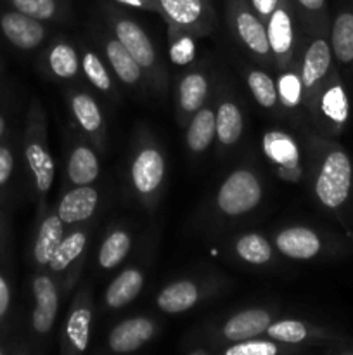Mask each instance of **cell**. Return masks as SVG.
<instances>
[{"label": "cell", "mask_w": 353, "mask_h": 355, "mask_svg": "<svg viewBox=\"0 0 353 355\" xmlns=\"http://www.w3.org/2000/svg\"><path fill=\"white\" fill-rule=\"evenodd\" d=\"M3 130H6V120H3V116L0 114V137H2Z\"/></svg>", "instance_id": "obj_45"}, {"label": "cell", "mask_w": 353, "mask_h": 355, "mask_svg": "<svg viewBox=\"0 0 353 355\" xmlns=\"http://www.w3.org/2000/svg\"><path fill=\"white\" fill-rule=\"evenodd\" d=\"M298 2H300L303 7H307V9L317 10V9H320L322 6H324L325 0H298Z\"/></svg>", "instance_id": "obj_43"}, {"label": "cell", "mask_w": 353, "mask_h": 355, "mask_svg": "<svg viewBox=\"0 0 353 355\" xmlns=\"http://www.w3.org/2000/svg\"><path fill=\"white\" fill-rule=\"evenodd\" d=\"M172 61L176 64H189L194 59V42L189 37L180 38L172 47Z\"/></svg>", "instance_id": "obj_39"}, {"label": "cell", "mask_w": 353, "mask_h": 355, "mask_svg": "<svg viewBox=\"0 0 353 355\" xmlns=\"http://www.w3.org/2000/svg\"><path fill=\"white\" fill-rule=\"evenodd\" d=\"M14 9L35 19H48L55 12V0H10Z\"/></svg>", "instance_id": "obj_35"}, {"label": "cell", "mask_w": 353, "mask_h": 355, "mask_svg": "<svg viewBox=\"0 0 353 355\" xmlns=\"http://www.w3.org/2000/svg\"><path fill=\"white\" fill-rule=\"evenodd\" d=\"M116 37L138 64L151 66L154 62V49H152L151 40L138 24L132 21H120L116 23Z\"/></svg>", "instance_id": "obj_10"}, {"label": "cell", "mask_w": 353, "mask_h": 355, "mask_svg": "<svg viewBox=\"0 0 353 355\" xmlns=\"http://www.w3.org/2000/svg\"><path fill=\"white\" fill-rule=\"evenodd\" d=\"M33 293L37 300L33 311V328L37 333H47L57 314V291L47 276H40L35 279Z\"/></svg>", "instance_id": "obj_5"}, {"label": "cell", "mask_w": 353, "mask_h": 355, "mask_svg": "<svg viewBox=\"0 0 353 355\" xmlns=\"http://www.w3.org/2000/svg\"><path fill=\"white\" fill-rule=\"evenodd\" d=\"M154 333V324L149 319L135 318L123 321L113 329L109 336V347L114 352H134L141 349Z\"/></svg>", "instance_id": "obj_4"}, {"label": "cell", "mask_w": 353, "mask_h": 355, "mask_svg": "<svg viewBox=\"0 0 353 355\" xmlns=\"http://www.w3.org/2000/svg\"><path fill=\"white\" fill-rule=\"evenodd\" d=\"M235 250L242 260L256 263V266L269 262L270 257H272V248H270L269 241L258 234L242 236L235 245Z\"/></svg>", "instance_id": "obj_26"}, {"label": "cell", "mask_w": 353, "mask_h": 355, "mask_svg": "<svg viewBox=\"0 0 353 355\" xmlns=\"http://www.w3.org/2000/svg\"><path fill=\"white\" fill-rule=\"evenodd\" d=\"M196 302L197 288L190 281H180V283L170 284L158 297L159 309L168 312V314H179V312L187 311Z\"/></svg>", "instance_id": "obj_14"}, {"label": "cell", "mask_w": 353, "mask_h": 355, "mask_svg": "<svg viewBox=\"0 0 353 355\" xmlns=\"http://www.w3.org/2000/svg\"><path fill=\"white\" fill-rule=\"evenodd\" d=\"M130 250V238L127 232L116 231L104 241L99 253V262L104 269H113L127 257Z\"/></svg>", "instance_id": "obj_25"}, {"label": "cell", "mask_w": 353, "mask_h": 355, "mask_svg": "<svg viewBox=\"0 0 353 355\" xmlns=\"http://www.w3.org/2000/svg\"><path fill=\"white\" fill-rule=\"evenodd\" d=\"M144 277L138 270H125L123 274L116 277L111 283V286L106 291V302L109 307L120 309L123 305L130 304L142 290Z\"/></svg>", "instance_id": "obj_12"}, {"label": "cell", "mask_w": 353, "mask_h": 355, "mask_svg": "<svg viewBox=\"0 0 353 355\" xmlns=\"http://www.w3.org/2000/svg\"><path fill=\"white\" fill-rule=\"evenodd\" d=\"M263 146H265V153L269 158L279 165L294 166L298 162V149L293 139L287 137L282 132H270L263 139Z\"/></svg>", "instance_id": "obj_21"}, {"label": "cell", "mask_w": 353, "mask_h": 355, "mask_svg": "<svg viewBox=\"0 0 353 355\" xmlns=\"http://www.w3.org/2000/svg\"><path fill=\"white\" fill-rule=\"evenodd\" d=\"M329 64H331V51H329L327 42L315 40L305 55L303 75H301L305 85H315L325 75Z\"/></svg>", "instance_id": "obj_15"}, {"label": "cell", "mask_w": 353, "mask_h": 355, "mask_svg": "<svg viewBox=\"0 0 353 355\" xmlns=\"http://www.w3.org/2000/svg\"><path fill=\"white\" fill-rule=\"evenodd\" d=\"M120 2L130 3V6H142V3H144V0H120Z\"/></svg>", "instance_id": "obj_44"}, {"label": "cell", "mask_w": 353, "mask_h": 355, "mask_svg": "<svg viewBox=\"0 0 353 355\" xmlns=\"http://www.w3.org/2000/svg\"><path fill=\"white\" fill-rule=\"evenodd\" d=\"M206 80L204 76L197 75H187L183 78L182 85H180V104L185 111H196L203 104L204 96H206Z\"/></svg>", "instance_id": "obj_28"}, {"label": "cell", "mask_w": 353, "mask_h": 355, "mask_svg": "<svg viewBox=\"0 0 353 355\" xmlns=\"http://www.w3.org/2000/svg\"><path fill=\"white\" fill-rule=\"evenodd\" d=\"M163 173H165V162L156 149H144L135 158L132 166V179L141 193L154 191L163 180Z\"/></svg>", "instance_id": "obj_6"}, {"label": "cell", "mask_w": 353, "mask_h": 355, "mask_svg": "<svg viewBox=\"0 0 353 355\" xmlns=\"http://www.w3.org/2000/svg\"><path fill=\"white\" fill-rule=\"evenodd\" d=\"M0 30L10 44L16 45L17 49H23V51L38 47L45 35L44 26L38 23V19L26 16L19 10L3 14L0 17Z\"/></svg>", "instance_id": "obj_3"}, {"label": "cell", "mask_w": 353, "mask_h": 355, "mask_svg": "<svg viewBox=\"0 0 353 355\" xmlns=\"http://www.w3.org/2000/svg\"><path fill=\"white\" fill-rule=\"evenodd\" d=\"M352 187V162L343 151H334L325 158L318 173L315 193L329 208L341 207Z\"/></svg>", "instance_id": "obj_1"}, {"label": "cell", "mask_w": 353, "mask_h": 355, "mask_svg": "<svg viewBox=\"0 0 353 355\" xmlns=\"http://www.w3.org/2000/svg\"><path fill=\"white\" fill-rule=\"evenodd\" d=\"M97 207V191L90 186H78L66 194L59 203V217L66 224L87 220Z\"/></svg>", "instance_id": "obj_8"}, {"label": "cell", "mask_w": 353, "mask_h": 355, "mask_svg": "<svg viewBox=\"0 0 353 355\" xmlns=\"http://www.w3.org/2000/svg\"><path fill=\"white\" fill-rule=\"evenodd\" d=\"M83 69H85L87 78H89L97 89L99 90L109 89L111 87L109 75H107L106 68H104V64L100 62V59L97 58L96 54H92V52L85 54V58H83Z\"/></svg>", "instance_id": "obj_36"}, {"label": "cell", "mask_w": 353, "mask_h": 355, "mask_svg": "<svg viewBox=\"0 0 353 355\" xmlns=\"http://www.w3.org/2000/svg\"><path fill=\"white\" fill-rule=\"evenodd\" d=\"M48 62H51L52 71L61 78H69L78 71V58L75 51L66 44H59L52 49Z\"/></svg>", "instance_id": "obj_31"}, {"label": "cell", "mask_w": 353, "mask_h": 355, "mask_svg": "<svg viewBox=\"0 0 353 355\" xmlns=\"http://www.w3.org/2000/svg\"><path fill=\"white\" fill-rule=\"evenodd\" d=\"M159 3L163 10L182 26L196 23L203 12L201 0H159Z\"/></svg>", "instance_id": "obj_27"}, {"label": "cell", "mask_w": 353, "mask_h": 355, "mask_svg": "<svg viewBox=\"0 0 353 355\" xmlns=\"http://www.w3.org/2000/svg\"><path fill=\"white\" fill-rule=\"evenodd\" d=\"M269 326L270 315L265 311L255 309V311L241 312V314L228 319L224 333L230 342H246V340H251L258 336L260 333L266 331Z\"/></svg>", "instance_id": "obj_9"}, {"label": "cell", "mask_w": 353, "mask_h": 355, "mask_svg": "<svg viewBox=\"0 0 353 355\" xmlns=\"http://www.w3.org/2000/svg\"><path fill=\"white\" fill-rule=\"evenodd\" d=\"M266 333L270 335V338L286 343H300L307 338V328L298 321L275 322V324L266 328Z\"/></svg>", "instance_id": "obj_34"}, {"label": "cell", "mask_w": 353, "mask_h": 355, "mask_svg": "<svg viewBox=\"0 0 353 355\" xmlns=\"http://www.w3.org/2000/svg\"><path fill=\"white\" fill-rule=\"evenodd\" d=\"M14 168V156L10 153L9 148L6 146H0V186L7 182L12 175Z\"/></svg>", "instance_id": "obj_40"}, {"label": "cell", "mask_w": 353, "mask_h": 355, "mask_svg": "<svg viewBox=\"0 0 353 355\" xmlns=\"http://www.w3.org/2000/svg\"><path fill=\"white\" fill-rule=\"evenodd\" d=\"M262 187L256 177L248 170H237L221 186L218 193V207L227 215H241L253 210L260 203Z\"/></svg>", "instance_id": "obj_2"}, {"label": "cell", "mask_w": 353, "mask_h": 355, "mask_svg": "<svg viewBox=\"0 0 353 355\" xmlns=\"http://www.w3.org/2000/svg\"><path fill=\"white\" fill-rule=\"evenodd\" d=\"M277 248L291 259H311L320 250V239L315 232L305 227L286 229L277 236Z\"/></svg>", "instance_id": "obj_7"}, {"label": "cell", "mask_w": 353, "mask_h": 355, "mask_svg": "<svg viewBox=\"0 0 353 355\" xmlns=\"http://www.w3.org/2000/svg\"><path fill=\"white\" fill-rule=\"evenodd\" d=\"M68 175L76 186H89L99 175V163L89 148H76L69 158Z\"/></svg>", "instance_id": "obj_16"}, {"label": "cell", "mask_w": 353, "mask_h": 355, "mask_svg": "<svg viewBox=\"0 0 353 355\" xmlns=\"http://www.w3.org/2000/svg\"><path fill=\"white\" fill-rule=\"evenodd\" d=\"M322 111L331 120L343 123L348 118V99L341 85H334L322 97Z\"/></svg>", "instance_id": "obj_32"}, {"label": "cell", "mask_w": 353, "mask_h": 355, "mask_svg": "<svg viewBox=\"0 0 353 355\" xmlns=\"http://www.w3.org/2000/svg\"><path fill=\"white\" fill-rule=\"evenodd\" d=\"M10 305V290L7 281L3 279V276L0 274V319H3V315L7 314Z\"/></svg>", "instance_id": "obj_41"}, {"label": "cell", "mask_w": 353, "mask_h": 355, "mask_svg": "<svg viewBox=\"0 0 353 355\" xmlns=\"http://www.w3.org/2000/svg\"><path fill=\"white\" fill-rule=\"evenodd\" d=\"M277 354V347L269 342H241L239 345L230 347L227 355H273Z\"/></svg>", "instance_id": "obj_38"}, {"label": "cell", "mask_w": 353, "mask_h": 355, "mask_svg": "<svg viewBox=\"0 0 353 355\" xmlns=\"http://www.w3.org/2000/svg\"><path fill=\"white\" fill-rule=\"evenodd\" d=\"M279 94L282 97L284 104L287 106H296L301 96V82L296 75L287 73L282 75L279 80Z\"/></svg>", "instance_id": "obj_37"}, {"label": "cell", "mask_w": 353, "mask_h": 355, "mask_svg": "<svg viewBox=\"0 0 353 355\" xmlns=\"http://www.w3.org/2000/svg\"><path fill=\"white\" fill-rule=\"evenodd\" d=\"M217 135V116L210 110H201L187 132V144L192 151H204Z\"/></svg>", "instance_id": "obj_17"}, {"label": "cell", "mask_w": 353, "mask_h": 355, "mask_svg": "<svg viewBox=\"0 0 353 355\" xmlns=\"http://www.w3.org/2000/svg\"><path fill=\"white\" fill-rule=\"evenodd\" d=\"M266 35H269V44L273 51L279 54L289 51L293 44V26H291V17L287 16L286 10L275 7V10L270 14Z\"/></svg>", "instance_id": "obj_22"}, {"label": "cell", "mask_w": 353, "mask_h": 355, "mask_svg": "<svg viewBox=\"0 0 353 355\" xmlns=\"http://www.w3.org/2000/svg\"><path fill=\"white\" fill-rule=\"evenodd\" d=\"M107 58L113 64L116 75L123 80L125 83H135L141 76V64L134 59V55L125 49L120 40H113L106 47Z\"/></svg>", "instance_id": "obj_19"}, {"label": "cell", "mask_w": 353, "mask_h": 355, "mask_svg": "<svg viewBox=\"0 0 353 355\" xmlns=\"http://www.w3.org/2000/svg\"><path fill=\"white\" fill-rule=\"evenodd\" d=\"M332 51L343 62L353 61V14L343 12L332 26Z\"/></svg>", "instance_id": "obj_20"}, {"label": "cell", "mask_w": 353, "mask_h": 355, "mask_svg": "<svg viewBox=\"0 0 353 355\" xmlns=\"http://www.w3.org/2000/svg\"><path fill=\"white\" fill-rule=\"evenodd\" d=\"M62 241V220L59 215H51L44 220L35 241V260L40 266H48L59 243Z\"/></svg>", "instance_id": "obj_11"}, {"label": "cell", "mask_w": 353, "mask_h": 355, "mask_svg": "<svg viewBox=\"0 0 353 355\" xmlns=\"http://www.w3.org/2000/svg\"><path fill=\"white\" fill-rule=\"evenodd\" d=\"M73 113H75L76 120L80 121L83 128L87 132H96L97 128L102 123V118H100V111L97 107L96 101L89 96H76L73 99Z\"/></svg>", "instance_id": "obj_30"}, {"label": "cell", "mask_w": 353, "mask_h": 355, "mask_svg": "<svg viewBox=\"0 0 353 355\" xmlns=\"http://www.w3.org/2000/svg\"><path fill=\"white\" fill-rule=\"evenodd\" d=\"M26 159L31 173L35 177V184L40 193H47L54 180V162L47 149L40 142H30L26 146Z\"/></svg>", "instance_id": "obj_13"}, {"label": "cell", "mask_w": 353, "mask_h": 355, "mask_svg": "<svg viewBox=\"0 0 353 355\" xmlns=\"http://www.w3.org/2000/svg\"><path fill=\"white\" fill-rule=\"evenodd\" d=\"M249 89H251L255 99L262 104L263 107H272L275 104L277 92L273 87L272 78L263 71H253L248 78Z\"/></svg>", "instance_id": "obj_33"}, {"label": "cell", "mask_w": 353, "mask_h": 355, "mask_svg": "<svg viewBox=\"0 0 353 355\" xmlns=\"http://www.w3.org/2000/svg\"><path fill=\"white\" fill-rule=\"evenodd\" d=\"M237 31L242 42L248 45L256 54H266L270 49L269 35H266L263 24L253 16L251 12H241L237 16Z\"/></svg>", "instance_id": "obj_18"}, {"label": "cell", "mask_w": 353, "mask_h": 355, "mask_svg": "<svg viewBox=\"0 0 353 355\" xmlns=\"http://www.w3.org/2000/svg\"><path fill=\"white\" fill-rule=\"evenodd\" d=\"M83 248H85V234L82 232H75V234L68 236L64 241L59 243V246L55 248L54 255H52L51 262H48V267L54 272H61L66 267H69V263L73 260L78 259L82 255Z\"/></svg>", "instance_id": "obj_24"}, {"label": "cell", "mask_w": 353, "mask_h": 355, "mask_svg": "<svg viewBox=\"0 0 353 355\" xmlns=\"http://www.w3.org/2000/svg\"><path fill=\"white\" fill-rule=\"evenodd\" d=\"M242 132L241 111L235 104H221L217 114V135L224 144H234Z\"/></svg>", "instance_id": "obj_23"}, {"label": "cell", "mask_w": 353, "mask_h": 355, "mask_svg": "<svg viewBox=\"0 0 353 355\" xmlns=\"http://www.w3.org/2000/svg\"><path fill=\"white\" fill-rule=\"evenodd\" d=\"M277 2H279V0H253V6H255V9L258 10L260 14L270 16V14L275 10Z\"/></svg>", "instance_id": "obj_42"}, {"label": "cell", "mask_w": 353, "mask_h": 355, "mask_svg": "<svg viewBox=\"0 0 353 355\" xmlns=\"http://www.w3.org/2000/svg\"><path fill=\"white\" fill-rule=\"evenodd\" d=\"M90 321H92V315H90L89 309H78V311L73 312L68 321V326H66L69 342L80 352H83L87 349V345H89Z\"/></svg>", "instance_id": "obj_29"}]
</instances>
